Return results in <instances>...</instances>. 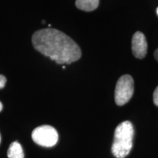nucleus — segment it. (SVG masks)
<instances>
[{
  "instance_id": "obj_10",
  "label": "nucleus",
  "mask_w": 158,
  "mask_h": 158,
  "mask_svg": "<svg viewBox=\"0 0 158 158\" xmlns=\"http://www.w3.org/2000/svg\"><path fill=\"white\" fill-rule=\"evenodd\" d=\"M155 59H157V61L158 62V48L155 51Z\"/></svg>"
},
{
  "instance_id": "obj_13",
  "label": "nucleus",
  "mask_w": 158,
  "mask_h": 158,
  "mask_svg": "<svg viewBox=\"0 0 158 158\" xmlns=\"http://www.w3.org/2000/svg\"><path fill=\"white\" fill-rule=\"evenodd\" d=\"M0 143H1V135H0Z\"/></svg>"
},
{
  "instance_id": "obj_2",
  "label": "nucleus",
  "mask_w": 158,
  "mask_h": 158,
  "mask_svg": "<svg viewBox=\"0 0 158 158\" xmlns=\"http://www.w3.org/2000/svg\"><path fill=\"white\" fill-rule=\"evenodd\" d=\"M134 128L129 121H124L116 127L111 152L116 158H124L129 155L133 147Z\"/></svg>"
},
{
  "instance_id": "obj_7",
  "label": "nucleus",
  "mask_w": 158,
  "mask_h": 158,
  "mask_svg": "<svg viewBox=\"0 0 158 158\" xmlns=\"http://www.w3.org/2000/svg\"><path fill=\"white\" fill-rule=\"evenodd\" d=\"M7 156L8 158H23L24 154L22 147L19 142L14 141L10 145L7 150Z\"/></svg>"
},
{
  "instance_id": "obj_5",
  "label": "nucleus",
  "mask_w": 158,
  "mask_h": 158,
  "mask_svg": "<svg viewBox=\"0 0 158 158\" xmlns=\"http://www.w3.org/2000/svg\"><path fill=\"white\" fill-rule=\"evenodd\" d=\"M132 51L136 58L143 59L147 52V43L146 37L141 31H136L132 38Z\"/></svg>"
},
{
  "instance_id": "obj_11",
  "label": "nucleus",
  "mask_w": 158,
  "mask_h": 158,
  "mask_svg": "<svg viewBox=\"0 0 158 158\" xmlns=\"http://www.w3.org/2000/svg\"><path fill=\"white\" fill-rule=\"evenodd\" d=\"M2 108H3V106H2V102H0V111L2 110Z\"/></svg>"
},
{
  "instance_id": "obj_9",
  "label": "nucleus",
  "mask_w": 158,
  "mask_h": 158,
  "mask_svg": "<svg viewBox=\"0 0 158 158\" xmlns=\"http://www.w3.org/2000/svg\"><path fill=\"white\" fill-rule=\"evenodd\" d=\"M6 78L2 75H0V89H2L5 87V85L6 84Z\"/></svg>"
},
{
  "instance_id": "obj_12",
  "label": "nucleus",
  "mask_w": 158,
  "mask_h": 158,
  "mask_svg": "<svg viewBox=\"0 0 158 158\" xmlns=\"http://www.w3.org/2000/svg\"><path fill=\"white\" fill-rule=\"evenodd\" d=\"M157 15H158V7L157 8Z\"/></svg>"
},
{
  "instance_id": "obj_4",
  "label": "nucleus",
  "mask_w": 158,
  "mask_h": 158,
  "mask_svg": "<svg viewBox=\"0 0 158 158\" xmlns=\"http://www.w3.org/2000/svg\"><path fill=\"white\" fill-rule=\"evenodd\" d=\"M31 138L37 144L45 147H54L58 141V133L50 125H42L35 128L31 133Z\"/></svg>"
},
{
  "instance_id": "obj_1",
  "label": "nucleus",
  "mask_w": 158,
  "mask_h": 158,
  "mask_svg": "<svg viewBox=\"0 0 158 158\" xmlns=\"http://www.w3.org/2000/svg\"><path fill=\"white\" fill-rule=\"evenodd\" d=\"M31 41L37 51L57 64H71L81 56V51L77 43L57 29L48 28L35 31Z\"/></svg>"
},
{
  "instance_id": "obj_6",
  "label": "nucleus",
  "mask_w": 158,
  "mask_h": 158,
  "mask_svg": "<svg viewBox=\"0 0 158 158\" xmlns=\"http://www.w3.org/2000/svg\"><path fill=\"white\" fill-rule=\"evenodd\" d=\"M76 5L81 10L90 12L98 8L99 0H76Z\"/></svg>"
},
{
  "instance_id": "obj_3",
  "label": "nucleus",
  "mask_w": 158,
  "mask_h": 158,
  "mask_svg": "<svg viewBox=\"0 0 158 158\" xmlns=\"http://www.w3.org/2000/svg\"><path fill=\"white\" fill-rule=\"evenodd\" d=\"M134 92V81L130 75H124L118 80L115 89V102L121 106L129 102Z\"/></svg>"
},
{
  "instance_id": "obj_8",
  "label": "nucleus",
  "mask_w": 158,
  "mask_h": 158,
  "mask_svg": "<svg viewBox=\"0 0 158 158\" xmlns=\"http://www.w3.org/2000/svg\"><path fill=\"white\" fill-rule=\"evenodd\" d=\"M153 100L156 106H158V86H157V88L155 89V92H154Z\"/></svg>"
}]
</instances>
